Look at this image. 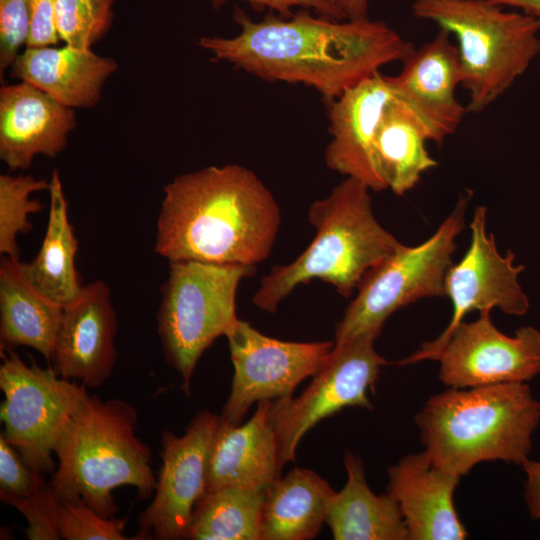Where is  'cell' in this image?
Returning a JSON list of instances; mask_svg holds the SVG:
<instances>
[{
    "instance_id": "38",
    "label": "cell",
    "mask_w": 540,
    "mask_h": 540,
    "mask_svg": "<svg viewBox=\"0 0 540 540\" xmlns=\"http://www.w3.org/2000/svg\"><path fill=\"white\" fill-rule=\"evenodd\" d=\"M496 6L520 8L523 13L540 19V0H487Z\"/></svg>"
},
{
    "instance_id": "28",
    "label": "cell",
    "mask_w": 540,
    "mask_h": 540,
    "mask_svg": "<svg viewBox=\"0 0 540 540\" xmlns=\"http://www.w3.org/2000/svg\"><path fill=\"white\" fill-rule=\"evenodd\" d=\"M50 181L31 175H0V253L19 259L16 238L32 230L31 214L41 211L43 205L31 195L49 191Z\"/></svg>"
},
{
    "instance_id": "8",
    "label": "cell",
    "mask_w": 540,
    "mask_h": 540,
    "mask_svg": "<svg viewBox=\"0 0 540 540\" xmlns=\"http://www.w3.org/2000/svg\"><path fill=\"white\" fill-rule=\"evenodd\" d=\"M470 198L469 191L460 196L427 240L416 246L403 244L367 271L335 325L334 343L363 336L376 340L397 310L421 298L445 296V276L453 264L456 238L464 228Z\"/></svg>"
},
{
    "instance_id": "32",
    "label": "cell",
    "mask_w": 540,
    "mask_h": 540,
    "mask_svg": "<svg viewBox=\"0 0 540 540\" xmlns=\"http://www.w3.org/2000/svg\"><path fill=\"white\" fill-rule=\"evenodd\" d=\"M29 0H0V74L10 69L31 32Z\"/></svg>"
},
{
    "instance_id": "26",
    "label": "cell",
    "mask_w": 540,
    "mask_h": 540,
    "mask_svg": "<svg viewBox=\"0 0 540 540\" xmlns=\"http://www.w3.org/2000/svg\"><path fill=\"white\" fill-rule=\"evenodd\" d=\"M429 133L420 119L394 96L386 105L375 139L376 162L387 189L402 196L426 171L436 167L426 142Z\"/></svg>"
},
{
    "instance_id": "13",
    "label": "cell",
    "mask_w": 540,
    "mask_h": 540,
    "mask_svg": "<svg viewBox=\"0 0 540 540\" xmlns=\"http://www.w3.org/2000/svg\"><path fill=\"white\" fill-rule=\"evenodd\" d=\"M220 416L201 410L182 436L163 431L155 494L138 518L134 539H185L194 507L206 492L211 445Z\"/></svg>"
},
{
    "instance_id": "29",
    "label": "cell",
    "mask_w": 540,
    "mask_h": 540,
    "mask_svg": "<svg viewBox=\"0 0 540 540\" xmlns=\"http://www.w3.org/2000/svg\"><path fill=\"white\" fill-rule=\"evenodd\" d=\"M115 0H56L55 25L60 41L90 50L110 31Z\"/></svg>"
},
{
    "instance_id": "34",
    "label": "cell",
    "mask_w": 540,
    "mask_h": 540,
    "mask_svg": "<svg viewBox=\"0 0 540 540\" xmlns=\"http://www.w3.org/2000/svg\"><path fill=\"white\" fill-rule=\"evenodd\" d=\"M215 9L222 7L231 0H208ZM259 9L269 8L272 12H278L282 17H291L292 8L302 7L312 9L320 16L332 20H345L342 13L337 9L331 0H242Z\"/></svg>"
},
{
    "instance_id": "1",
    "label": "cell",
    "mask_w": 540,
    "mask_h": 540,
    "mask_svg": "<svg viewBox=\"0 0 540 540\" xmlns=\"http://www.w3.org/2000/svg\"><path fill=\"white\" fill-rule=\"evenodd\" d=\"M233 19L240 27L237 35L197 40L212 61L266 81L312 87L327 104L414 48L385 22L369 18L337 21L307 11L291 17L270 11L254 21L235 7Z\"/></svg>"
},
{
    "instance_id": "11",
    "label": "cell",
    "mask_w": 540,
    "mask_h": 540,
    "mask_svg": "<svg viewBox=\"0 0 540 540\" xmlns=\"http://www.w3.org/2000/svg\"><path fill=\"white\" fill-rule=\"evenodd\" d=\"M487 208L477 206L470 223L471 239L464 256L452 264L445 276V296L452 303V317L444 331L433 341L425 342L410 356L394 362L404 366L434 360L453 329L473 311L498 308L508 315L521 316L529 310V299L518 281L524 270L514 265L515 255L503 256L495 237L487 232Z\"/></svg>"
},
{
    "instance_id": "33",
    "label": "cell",
    "mask_w": 540,
    "mask_h": 540,
    "mask_svg": "<svg viewBox=\"0 0 540 540\" xmlns=\"http://www.w3.org/2000/svg\"><path fill=\"white\" fill-rule=\"evenodd\" d=\"M47 482L43 473L29 467L18 451L0 436V498L3 502L24 498Z\"/></svg>"
},
{
    "instance_id": "22",
    "label": "cell",
    "mask_w": 540,
    "mask_h": 540,
    "mask_svg": "<svg viewBox=\"0 0 540 540\" xmlns=\"http://www.w3.org/2000/svg\"><path fill=\"white\" fill-rule=\"evenodd\" d=\"M63 306L40 292L22 262L4 256L0 263L1 351L28 346L50 361Z\"/></svg>"
},
{
    "instance_id": "30",
    "label": "cell",
    "mask_w": 540,
    "mask_h": 540,
    "mask_svg": "<svg viewBox=\"0 0 540 540\" xmlns=\"http://www.w3.org/2000/svg\"><path fill=\"white\" fill-rule=\"evenodd\" d=\"M58 526L61 539L123 540L126 519L105 518L82 499L59 500Z\"/></svg>"
},
{
    "instance_id": "24",
    "label": "cell",
    "mask_w": 540,
    "mask_h": 540,
    "mask_svg": "<svg viewBox=\"0 0 540 540\" xmlns=\"http://www.w3.org/2000/svg\"><path fill=\"white\" fill-rule=\"evenodd\" d=\"M335 491L315 471L294 468L265 491L260 540H310L325 523Z\"/></svg>"
},
{
    "instance_id": "25",
    "label": "cell",
    "mask_w": 540,
    "mask_h": 540,
    "mask_svg": "<svg viewBox=\"0 0 540 540\" xmlns=\"http://www.w3.org/2000/svg\"><path fill=\"white\" fill-rule=\"evenodd\" d=\"M48 224L36 257L22 262L29 281L44 295L65 306L73 301L84 285L75 267L78 240L68 218V203L59 172L51 174Z\"/></svg>"
},
{
    "instance_id": "23",
    "label": "cell",
    "mask_w": 540,
    "mask_h": 540,
    "mask_svg": "<svg viewBox=\"0 0 540 540\" xmlns=\"http://www.w3.org/2000/svg\"><path fill=\"white\" fill-rule=\"evenodd\" d=\"M347 481L330 499L325 523L335 540H408L399 506L387 492L377 495L367 484L361 459L347 451Z\"/></svg>"
},
{
    "instance_id": "17",
    "label": "cell",
    "mask_w": 540,
    "mask_h": 540,
    "mask_svg": "<svg viewBox=\"0 0 540 540\" xmlns=\"http://www.w3.org/2000/svg\"><path fill=\"white\" fill-rule=\"evenodd\" d=\"M392 97L386 75L378 72L328 104L331 140L324 153L326 166L376 192L387 189L376 162L375 139Z\"/></svg>"
},
{
    "instance_id": "4",
    "label": "cell",
    "mask_w": 540,
    "mask_h": 540,
    "mask_svg": "<svg viewBox=\"0 0 540 540\" xmlns=\"http://www.w3.org/2000/svg\"><path fill=\"white\" fill-rule=\"evenodd\" d=\"M315 236L291 263L275 265L263 276L253 304L276 312L282 300L300 284L319 279L349 297L372 267L403 244L381 226L371 204L370 188L346 177L308 208Z\"/></svg>"
},
{
    "instance_id": "3",
    "label": "cell",
    "mask_w": 540,
    "mask_h": 540,
    "mask_svg": "<svg viewBox=\"0 0 540 540\" xmlns=\"http://www.w3.org/2000/svg\"><path fill=\"white\" fill-rule=\"evenodd\" d=\"M415 423L433 463L462 477L485 461L522 466L540 423V402L527 383L449 387L427 400Z\"/></svg>"
},
{
    "instance_id": "35",
    "label": "cell",
    "mask_w": 540,
    "mask_h": 540,
    "mask_svg": "<svg viewBox=\"0 0 540 540\" xmlns=\"http://www.w3.org/2000/svg\"><path fill=\"white\" fill-rule=\"evenodd\" d=\"M31 8V32L26 47L51 46L60 39L55 25L56 0H29Z\"/></svg>"
},
{
    "instance_id": "5",
    "label": "cell",
    "mask_w": 540,
    "mask_h": 540,
    "mask_svg": "<svg viewBox=\"0 0 540 540\" xmlns=\"http://www.w3.org/2000/svg\"><path fill=\"white\" fill-rule=\"evenodd\" d=\"M136 410L121 399L88 395L58 439V465L49 482L59 500L82 499L95 512L113 518L112 491L132 486L139 500L155 492L151 451L135 434Z\"/></svg>"
},
{
    "instance_id": "9",
    "label": "cell",
    "mask_w": 540,
    "mask_h": 540,
    "mask_svg": "<svg viewBox=\"0 0 540 540\" xmlns=\"http://www.w3.org/2000/svg\"><path fill=\"white\" fill-rule=\"evenodd\" d=\"M5 352L0 366L1 435L29 467L53 473L58 439L89 395L87 387L59 376L53 367L42 368L33 359L28 365L13 350Z\"/></svg>"
},
{
    "instance_id": "16",
    "label": "cell",
    "mask_w": 540,
    "mask_h": 540,
    "mask_svg": "<svg viewBox=\"0 0 540 540\" xmlns=\"http://www.w3.org/2000/svg\"><path fill=\"white\" fill-rule=\"evenodd\" d=\"M116 332L110 287L102 280L84 285L79 295L63 307L50 357L54 370L86 387L102 386L116 363Z\"/></svg>"
},
{
    "instance_id": "20",
    "label": "cell",
    "mask_w": 540,
    "mask_h": 540,
    "mask_svg": "<svg viewBox=\"0 0 540 540\" xmlns=\"http://www.w3.org/2000/svg\"><path fill=\"white\" fill-rule=\"evenodd\" d=\"M272 401H260L244 424L220 419L210 450L207 488L266 490L280 476L275 431L270 419Z\"/></svg>"
},
{
    "instance_id": "31",
    "label": "cell",
    "mask_w": 540,
    "mask_h": 540,
    "mask_svg": "<svg viewBox=\"0 0 540 540\" xmlns=\"http://www.w3.org/2000/svg\"><path fill=\"white\" fill-rule=\"evenodd\" d=\"M15 507L27 520V538L30 540H59V499L49 482L33 494L6 502Z\"/></svg>"
},
{
    "instance_id": "2",
    "label": "cell",
    "mask_w": 540,
    "mask_h": 540,
    "mask_svg": "<svg viewBox=\"0 0 540 540\" xmlns=\"http://www.w3.org/2000/svg\"><path fill=\"white\" fill-rule=\"evenodd\" d=\"M280 222L278 203L253 171L211 165L164 186L154 249L169 262L256 266L270 255Z\"/></svg>"
},
{
    "instance_id": "6",
    "label": "cell",
    "mask_w": 540,
    "mask_h": 540,
    "mask_svg": "<svg viewBox=\"0 0 540 540\" xmlns=\"http://www.w3.org/2000/svg\"><path fill=\"white\" fill-rule=\"evenodd\" d=\"M412 12L457 39L467 112L494 103L540 53V19L487 0H414Z\"/></svg>"
},
{
    "instance_id": "10",
    "label": "cell",
    "mask_w": 540,
    "mask_h": 540,
    "mask_svg": "<svg viewBox=\"0 0 540 540\" xmlns=\"http://www.w3.org/2000/svg\"><path fill=\"white\" fill-rule=\"evenodd\" d=\"M374 342L363 336L335 343L298 397L272 401L269 415L280 471L295 460L298 443L321 420L346 407L373 408L368 394L375 391L381 368L390 364L377 353Z\"/></svg>"
},
{
    "instance_id": "27",
    "label": "cell",
    "mask_w": 540,
    "mask_h": 540,
    "mask_svg": "<svg viewBox=\"0 0 540 540\" xmlns=\"http://www.w3.org/2000/svg\"><path fill=\"white\" fill-rule=\"evenodd\" d=\"M266 490L225 487L196 503L185 539L260 540Z\"/></svg>"
},
{
    "instance_id": "21",
    "label": "cell",
    "mask_w": 540,
    "mask_h": 540,
    "mask_svg": "<svg viewBox=\"0 0 540 540\" xmlns=\"http://www.w3.org/2000/svg\"><path fill=\"white\" fill-rule=\"evenodd\" d=\"M117 61L92 49L69 45L26 47L10 67V77L27 82L72 109H90L102 96Z\"/></svg>"
},
{
    "instance_id": "7",
    "label": "cell",
    "mask_w": 540,
    "mask_h": 540,
    "mask_svg": "<svg viewBox=\"0 0 540 540\" xmlns=\"http://www.w3.org/2000/svg\"><path fill=\"white\" fill-rule=\"evenodd\" d=\"M255 270L256 266L243 264L169 262L168 278L161 286L157 332L165 360L180 376L187 396L202 354L237 322L239 283Z\"/></svg>"
},
{
    "instance_id": "19",
    "label": "cell",
    "mask_w": 540,
    "mask_h": 540,
    "mask_svg": "<svg viewBox=\"0 0 540 540\" xmlns=\"http://www.w3.org/2000/svg\"><path fill=\"white\" fill-rule=\"evenodd\" d=\"M386 492L397 502L408 540H463L467 531L454 505L460 476L436 466L426 451L387 469Z\"/></svg>"
},
{
    "instance_id": "12",
    "label": "cell",
    "mask_w": 540,
    "mask_h": 540,
    "mask_svg": "<svg viewBox=\"0 0 540 540\" xmlns=\"http://www.w3.org/2000/svg\"><path fill=\"white\" fill-rule=\"evenodd\" d=\"M226 338L234 374L220 419L231 424H241L254 403L291 397L319 369L335 344L275 339L240 319Z\"/></svg>"
},
{
    "instance_id": "36",
    "label": "cell",
    "mask_w": 540,
    "mask_h": 540,
    "mask_svg": "<svg viewBox=\"0 0 540 540\" xmlns=\"http://www.w3.org/2000/svg\"><path fill=\"white\" fill-rule=\"evenodd\" d=\"M522 467L526 478L524 482V499L529 514L540 519V461L527 459Z\"/></svg>"
},
{
    "instance_id": "18",
    "label": "cell",
    "mask_w": 540,
    "mask_h": 540,
    "mask_svg": "<svg viewBox=\"0 0 540 540\" xmlns=\"http://www.w3.org/2000/svg\"><path fill=\"white\" fill-rule=\"evenodd\" d=\"M77 126L75 109L23 81L0 89V158L11 171L28 169L35 156L55 158Z\"/></svg>"
},
{
    "instance_id": "14",
    "label": "cell",
    "mask_w": 540,
    "mask_h": 540,
    "mask_svg": "<svg viewBox=\"0 0 540 540\" xmlns=\"http://www.w3.org/2000/svg\"><path fill=\"white\" fill-rule=\"evenodd\" d=\"M479 318L461 321L450 333L434 360L439 380L452 388L501 383H527L540 373V331L532 326L502 333L490 311Z\"/></svg>"
},
{
    "instance_id": "15",
    "label": "cell",
    "mask_w": 540,
    "mask_h": 540,
    "mask_svg": "<svg viewBox=\"0 0 540 540\" xmlns=\"http://www.w3.org/2000/svg\"><path fill=\"white\" fill-rule=\"evenodd\" d=\"M450 36L439 29L431 41L405 56L397 75H386L393 96L420 119L437 145L457 131L467 113L456 98L462 69L458 47Z\"/></svg>"
},
{
    "instance_id": "37",
    "label": "cell",
    "mask_w": 540,
    "mask_h": 540,
    "mask_svg": "<svg viewBox=\"0 0 540 540\" xmlns=\"http://www.w3.org/2000/svg\"><path fill=\"white\" fill-rule=\"evenodd\" d=\"M345 20L368 19L369 0H331Z\"/></svg>"
}]
</instances>
